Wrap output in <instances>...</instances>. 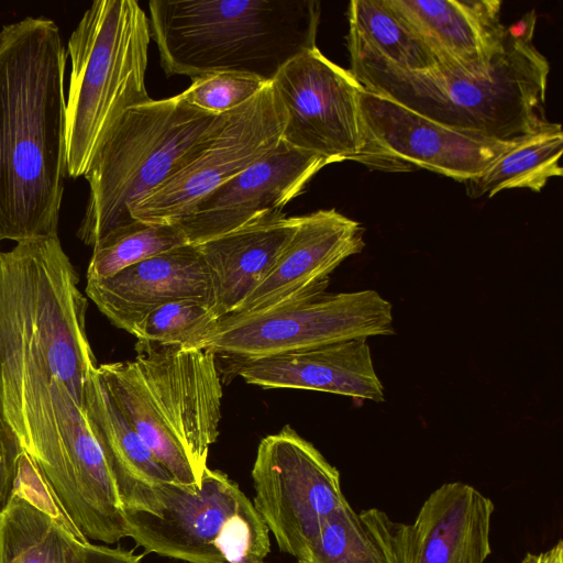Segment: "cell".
<instances>
[{"instance_id": "obj_1", "label": "cell", "mask_w": 563, "mask_h": 563, "mask_svg": "<svg viewBox=\"0 0 563 563\" xmlns=\"http://www.w3.org/2000/svg\"><path fill=\"white\" fill-rule=\"evenodd\" d=\"M66 53L53 20L26 16L0 29V241L57 235Z\"/></svg>"}, {"instance_id": "obj_2", "label": "cell", "mask_w": 563, "mask_h": 563, "mask_svg": "<svg viewBox=\"0 0 563 563\" xmlns=\"http://www.w3.org/2000/svg\"><path fill=\"white\" fill-rule=\"evenodd\" d=\"M537 15L507 27L503 48L489 65L471 73L434 67L407 71L368 59H350V71L366 90L446 126L497 141H514L544 117L550 65L533 44Z\"/></svg>"}, {"instance_id": "obj_3", "label": "cell", "mask_w": 563, "mask_h": 563, "mask_svg": "<svg viewBox=\"0 0 563 563\" xmlns=\"http://www.w3.org/2000/svg\"><path fill=\"white\" fill-rule=\"evenodd\" d=\"M78 283L57 235L0 252V384L24 375L56 377L82 408L97 364Z\"/></svg>"}, {"instance_id": "obj_4", "label": "cell", "mask_w": 563, "mask_h": 563, "mask_svg": "<svg viewBox=\"0 0 563 563\" xmlns=\"http://www.w3.org/2000/svg\"><path fill=\"white\" fill-rule=\"evenodd\" d=\"M151 36L166 76L241 73L273 81L316 47L314 0H152Z\"/></svg>"}, {"instance_id": "obj_5", "label": "cell", "mask_w": 563, "mask_h": 563, "mask_svg": "<svg viewBox=\"0 0 563 563\" xmlns=\"http://www.w3.org/2000/svg\"><path fill=\"white\" fill-rule=\"evenodd\" d=\"M132 361L97 366L112 400L175 482L200 486L219 435L222 382L209 350L137 341Z\"/></svg>"}, {"instance_id": "obj_6", "label": "cell", "mask_w": 563, "mask_h": 563, "mask_svg": "<svg viewBox=\"0 0 563 563\" xmlns=\"http://www.w3.org/2000/svg\"><path fill=\"white\" fill-rule=\"evenodd\" d=\"M0 421L87 540L111 544L128 537L124 510L102 451L63 382L24 375L1 383Z\"/></svg>"}, {"instance_id": "obj_7", "label": "cell", "mask_w": 563, "mask_h": 563, "mask_svg": "<svg viewBox=\"0 0 563 563\" xmlns=\"http://www.w3.org/2000/svg\"><path fill=\"white\" fill-rule=\"evenodd\" d=\"M228 113L206 112L180 95L125 110L104 135L84 175L89 196L77 236L93 247L134 222L130 207L199 151Z\"/></svg>"}, {"instance_id": "obj_8", "label": "cell", "mask_w": 563, "mask_h": 563, "mask_svg": "<svg viewBox=\"0 0 563 563\" xmlns=\"http://www.w3.org/2000/svg\"><path fill=\"white\" fill-rule=\"evenodd\" d=\"M150 21L135 0H96L68 40L67 175L84 176L128 109L151 100L145 85Z\"/></svg>"}, {"instance_id": "obj_9", "label": "cell", "mask_w": 563, "mask_h": 563, "mask_svg": "<svg viewBox=\"0 0 563 563\" xmlns=\"http://www.w3.org/2000/svg\"><path fill=\"white\" fill-rule=\"evenodd\" d=\"M161 512H124L128 537L145 553L187 563H264L269 531L253 501L219 470L203 472L200 486L170 482Z\"/></svg>"}, {"instance_id": "obj_10", "label": "cell", "mask_w": 563, "mask_h": 563, "mask_svg": "<svg viewBox=\"0 0 563 563\" xmlns=\"http://www.w3.org/2000/svg\"><path fill=\"white\" fill-rule=\"evenodd\" d=\"M395 333L393 306L376 290L324 291L266 311L222 316L203 350L249 360Z\"/></svg>"}, {"instance_id": "obj_11", "label": "cell", "mask_w": 563, "mask_h": 563, "mask_svg": "<svg viewBox=\"0 0 563 563\" xmlns=\"http://www.w3.org/2000/svg\"><path fill=\"white\" fill-rule=\"evenodd\" d=\"M252 479L257 514L279 550L297 561L349 503L339 470L288 424L261 440Z\"/></svg>"}, {"instance_id": "obj_12", "label": "cell", "mask_w": 563, "mask_h": 563, "mask_svg": "<svg viewBox=\"0 0 563 563\" xmlns=\"http://www.w3.org/2000/svg\"><path fill=\"white\" fill-rule=\"evenodd\" d=\"M285 121V110L271 81L230 111L199 151L131 206V218L176 225L203 197L272 152L280 142Z\"/></svg>"}, {"instance_id": "obj_13", "label": "cell", "mask_w": 563, "mask_h": 563, "mask_svg": "<svg viewBox=\"0 0 563 563\" xmlns=\"http://www.w3.org/2000/svg\"><path fill=\"white\" fill-rule=\"evenodd\" d=\"M365 146L356 162L386 172L428 169L459 181L481 175L514 141L456 130L363 88Z\"/></svg>"}, {"instance_id": "obj_14", "label": "cell", "mask_w": 563, "mask_h": 563, "mask_svg": "<svg viewBox=\"0 0 563 563\" xmlns=\"http://www.w3.org/2000/svg\"><path fill=\"white\" fill-rule=\"evenodd\" d=\"M286 114L287 145L328 162L357 161L365 146L363 86L316 46L290 59L272 81Z\"/></svg>"}, {"instance_id": "obj_15", "label": "cell", "mask_w": 563, "mask_h": 563, "mask_svg": "<svg viewBox=\"0 0 563 563\" xmlns=\"http://www.w3.org/2000/svg\"><path fill=\"white\" fill-rule=\"evenodd\" d=\"M324 157L283 141L267 155L198 201L176 227L198 245L257 220L282 214L325 165Z\"/></svg>"}, {"instance_id": "obj_16", "label": "cell", "mask_w": 563, "mask_h": 563, "mask_svg": "<svg viewBox=\"0 0 563 563\" xmlns=\"http://www.w3.org/2000/svg\"><path fill=\"white\" fill-rule=\"evenodd\" d=\"M364 246L362 224L335 209L300 216L272 269L232 313L266 311L324 292L334 269Z\"/></svg>"}, {"instance_id": "obj_17", "label": "cell", "mask_w": 563, "mask_h": 563, "mask_svg": "<svg viewBox=\"0 0 563 563\" xmlns=\"http://www.w3.org/2000/svg\"><path fill=\"white\" fill-rule=\"evenodd\" d=\"M85 291L112 324L131 334L151 311L165 303L192 299L213 307L209 269L191 244L144 260L111 277L87 279Z\"/></svg>"}, {"instance_id": "obj_18", "label": "cell", "mask_w": 563, "mask_h": 563, "mask_svg": "<svg viewBox=\"0 0 563 563\" xmlns=\"http://www.w3.org/2000/svg\"><path fill=\"white\" fill-rule=\"evenodd\" d=\"M494 509L493 500L470 484H442L412 523H400L402 563H484L492 553Z\"/></svg>"}, {"instance_id": "obj_19", "label": "cell", "mask_w": 563, "mask_h": 563, "mask_svg": "<svg viewBox=\"0 0 563 563\" xmlns=\"http://www.w3.org/2000/svg\"><path fill=\"white\" fill-rule=\"evenodd\" d=\"M229 373L265 389H305L384 401L367 339L249 360L225 358Z\"/></svg>"}, {"instance_id": "obj_20", "label": "cell", "mask_w": 563, "mask_h": 563, "mask_svg": "<svg viewBox=\"0 0 563 563\" xmlns=\"http://www.w3.org/2000/svg\"><path fill=\"white\" fill-rule=\"evenodd\" d=\"M432 52L439 67L463 73L489 65L507 27L498 0H384Z\"/></svg>"}, {"instance_id": "obj_21", "label": "cell", "mask_w": 563, "mask_h": 563, "mask_svg": "<svg viewBox=\"0 0 563 563\" xmlns=\"http://www.w3.org/2000/svg\"><path fill=\"white\" fill-rule=\"evenodd\" d=\"M82 412L102 451L124 512H161L162 488L174 482L109 395L97 367L85 385Z\"/></svg>"}, {"instance_id": "obj_22", "label": "cell", "mask_w": 563, "mask_h": 563, "mask_svg": "<svg viewBox=\"0 0 563 563\" xmlns=\"http://www.w3.org/2000/svg\"><path fill=\"white\" fill-rule=\"evenodd\" d=\"M298 221L283 213L267 217L195 245L209 269L220 318L232 313L265 278Z\"/></svg>"}, {"instance_id": "obj_23", "label": "cell", "mask_w": 563, "mask_h": 563, "mask_svg": "<svg viewBox=\"0 0 563 563\" xmlns=\"http://www.w3.org/2000/svg\"><path fill=\"white\" fill-rule=\"evenodd\" d=\"M396 521L377 508L333 512L297 563H400Z\"/></svg>"}, {"instance_id": "obj_24", "label": "cell", "mask_w": 563, "mask_h": 563, "mask_svg": "<svg viewBox=\"0 0 563 563\" xmlns=\"http://www.w3.org/2000/svg\"><path fill=\"white\" fill-rule=\"evenodd\" d=\"M347 18L350 59L377 60L407 71L439 66L432 52L384 0H352Z\"/></svg>"}, {"instance_id": "obj_25", "label": "cell", "mask_w": 563, "mask_h": 563, "mask_svg": "<svg viewBox=\"0 0 563 563\" xmlns=\"http://www.w3.org/2000/svg\"><path fill=\"white\" fill-rule=\"evenodd\" d=\"M1 563H85V543L18 492L0 516Z\"/></svg>"}, {"instance_id": "obj_26", "label": "cell", "mask_w": 563, "mask_h": 563, "mask_svg": "<svg viewBox=\"0 0 563 563\" xmlns=\"http://www.w3.org/2000/svg\"><path fill=\"white\" fill-rule=\"evenodd\" d=\"M563 132L559 123L547 121L522 135L481 175L465 181L472 198L493 197L501 190L528 188L540 192L552 177H561Z\"/></svg>"}, {"instance_id": "obj_27", "label": "cell", "mask_w": 563, "mask_h": 563, "mask_svg": "<svg viewBox=\"0 0 563 563\" xmlns=\"http://www.w3.org/2000/svg\"><path fill=\"white\" fill-rule=\"evenodd\" d=\"M185 244L189 243L176 225L134 221L95 244L87 279L111 277L131 265Z\"/></svg>"}, {"instance_id": "obj_28", "label": "cell", "mask_w": 563, "mask_h": 563, "mask_svg": "<svg viewBox=\"0 0 563 563\" xmlns=\"http://www.w3.org/2000/svg\"><path fill=\"white\" fill-rule=\"evenodd\" d=\"M220 316L207 302L181 299L151 311L136 324L140 342L183 349H202Z\"/></svg>"}, {"instance_id": "obj_29", "label": "cell", "mask_w": 563, "mask_h": 563, "mask_svg": "<svg viewBox=\"0 0 563 563\" xmlns=\"http://www.w3.org/2000/svg\"><path fill=\"white\" fill-rule=\"evenodd\" d=\"M267 84L253 75L216 73L192 79L191 85L179 95L192 107L213 114H224L252 99Z\"/></svg>"}, {"instance_id": "obj_30", "label": "cell", "mask_w": 563, "mask_h": 563, "mask_svg": "<svg viewBox=\"0 0 563 563\" xmlns=\"http://www.w3.org/2000/svg\"><path fill=\"white\" fill-rule=\"evenodd\" d=\"M20 451L21 448L18 441L0 421V516L7 508L14 492Z\"/></svg>"}, {"instance_id": "obj_31", "label": "cell", "mask_w": 563, "mask_h": 563, "mask_svg": "<svg viewBox=\"0 0 563 563\" xmlns=\"http://www.w3.org/2000/svg\"><path fill=\"white\" fill-rule=\"evenodd\" d=\"M143 556L133 550L85 543V563H141Z\"/></svg>"}, {"instance_id": "obj_32", "label": "cell", "mask_w": 563, "mask_h": 563, "mask_svg": "<svg viewBox=\"0 0 563 563\" xmlns=\"http://www.w3.org/2000/svg\"><path fill=\"white\" fill-rule=\"evenodd\" d=\"M521 563H563V542L559 540L554 545L538 553L527 552Z\"/></svg>"}, {"instance_id": "obj_33", "label": "cell", "mask_w": 563, "mask_h": 563, "mask_svg": "<svg viewBox=\"0 0 563 563\" xmlns=\"http://www.w3.org/2000/svg\"><path fill=\"white\" fill-rule=\"evenodd\" d=\"M0 563H1V548H0Z\"/></svg>"}]
</instances>
